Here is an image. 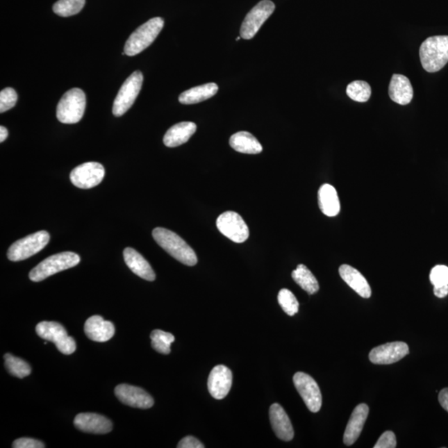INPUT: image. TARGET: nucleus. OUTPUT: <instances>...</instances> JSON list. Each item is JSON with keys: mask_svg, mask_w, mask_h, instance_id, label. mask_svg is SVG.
I'll return each mask as SVG.
<instances>
[{"mask_svg": "<svg viewBox=\"0 0 448 448\" xmlns=\"http://www.w3.org/2000/svg\"><path fill=\"white\" fill-rule=\"evenodd\" d=\"M230 147L234 151L249 155H257L263 151L262 144L254 135L247 131H240L231 136L229 140Z\"/></svg>", "mask_w": 448, "mask_h": 448, "instance_id": "393cba45", "label": "nucleus"}, {"mask_svg": "<svg viewBox=\"0 0 448 448\" xmlns=\"http://www.w3.org/2000/svg\"><path fill=\"white\" fill-rule=\"evenodd\" d=\"M339 272L341 279L344 280L345 283L357 292L358 295L363 298H370L371 297L372 292H371L368 281L357 269L344 264V265L340 266Z\"/></svg>", "mask_w": 448, "mask_h": 448, "instance_id": "4be33fe9", "label": "nucleus"}, {"mask_svg": "<svg viewBox=\"0 0 448 448\" xmlns=\"http://www.w3.org/2000/svg\"><path fill=\"white\" fill-rule=\"evenodd\" d=\"M430 281L434 287L448 285V267L445 265L435 266L431 270Z\"/></svg>", "mask_w": 448, "mask_h": 448, "instance_id": "72a5a7b5", "label": "nucleus"}, {"mask_svg": "<svg viewBox=\"0 0 448 448\" xmlns=\"http://www.w3.org/2000/svg\"><path fill=\"white\" fill-rule=\"evenodd\" d=\"M86 0H58L53 7L55 14L61 17H70L83 10Z\"/></svg>", "mask_w": 448, "mask_h": 448, "instance_id": "c756f323", "label": "nucleus"}, {"mask_svg": "<svg viewBox=\"0 0 448 448\" xmlns=\"http://www.w3.org/2000/svg\"><path fill=\"white\" fill-rule=\"evenodd\" d=\"M347 93L353 101L366 102L369 101L372 92L368 83L364 81H355L348 85Z\"/></svg>", "mask_w": 448, "mask_h": 448, "instance_id": "7c9ffc66", "label": "nucleus"}, {"mask_svg": "<svg viewBox=\"0 0 448 448\" xmlns=\"http://www.w3.org/2000/svg\"><path fill=\"white\" fill-rule=\"evenodd\" d=\"M397 446L395 434L391 431H387L379 438L374 448H395Z\"/></svg>", "mask_w": 448, "mask_h": 448, "instance_id": "f704fd0d", "label": "nucleus"}, {"mask_svg": "<svg viewBox=\"0 0 448 448\" xmlns=\"http://www.w3.org/2000/svg\"><path fill=\"white\" fill-rule=\"evenodd\" d=\"M142 72L135 71L123 83L114 101L113 113L115 117H122L134 104L143 84Z\"/></svg>", "mask_w": 448, "mask_h": 448, "instance_id": "6e6552de", "label": "nucleus"}, {"mask_svg": "<svg viewBox=\"0 0 448 448\" xmlns=\"http://www.w3.org/2000/svg\"><path fill=\"white\" fill-rule=\"evenodd\" d=\"M408 345L401 341L375 347L370 353V360L375 365H391L408 355Z\"/></svg>", "mask_w": 448, "mask_h": 448, "instance_id": "ddd939ff", "label": "nucleus"}, {"mask_svg": "<svg viewBox=\"0 0 448 448\" xmlns=\"http://www.w3.org/2000/svg\"><path fill=\"white\" fill-rule=\"evenodd\" d=\"M274 3L270 0H263L250 10L243 20L240 35L243 40H251L261 28L263 24L270 18L275 10Z\"/></svg>", "mask_w": 448, "mask_h": 448, "instance_id": "1a4fd4ad", "label": "nucleus"}, {"mask_svg": "<svg viewBox=\"0 0 448 448\" xmlns=\"http://www.w3.org/2000/svg\"><path fill=\"white\" fill-rule=\"evenodd\" d=\"M179 448H204L203 443L192 436L183 438L177 446Z\"/></svg>", "mask_w": 448, "mask_h": 448, "instance_id": "e433bc0d", "label": "nucleus"}, {"mask_svg": "<svg viewBox=\"0 0 448 448\" xmlns=\"http://www.w3.org/2000/svg\"><path fill=\"white\" fill-rule=\"evenodd\" d=\"M50 235L48 232L40 231L13 243L8 251V258L12 262H19L40 253L48 245Z\"/></svg>", "mask_w": 448, "mask_h": 448, "instance_id": "423d86ee", "label": "nucleus"}, {"mask_svg": "<svg viewBox=\"0 0 448 448\" xmlns=\"http://www.w3.org/2000/svg\"><path fill=\"white\" fill-rule=\"evenodd\" d=\"M36 332L38 336L56 345L58 351L64 355H72L76 349V341L68 336L65 328L58 322H42L38 324Z\"/></svg>", "mask_w": 448, "mask_h": 448, "instance_id": "0eeeda50", "label": "nucleus"}, {"mask_svg": "<svg viewBox=\"0 0 448 448\" xmlns=\"http://www.w3.org/2000/svg\"><path fill=\"white\" fill-rule=\"evenodd\" d=\"M85 334L90 340L97 342H106L115 335V326L110 322L105 321L100 315H93L87 320L84 326Z\"/></svg>", "mask_w": 448, "mask_h": 448, "instance_id": "6ab92c4d", "label": "nucleus"}, {"mask_svg": "<svg viewBox=\"0 0 448 448\" xmlns=\"http://www.w3.org/2000/svg\"><path fill=\"white\" fill-rule=\"evenodd\" d=\"M197 126L194 122H183L170 127L164 136L166 147L173 148L181 146L195 133Z\"/></svg>", "mask_w": 448, "mask_h": 448, "instance_id": "5701e85b", "label": "nucleus"}, {"mask_svg": "<svg viewBox=\"0 0 448 448\" xmlns=\"http://www.w3.org/2000/svg\"><path fill=\"white\" fill-rule=\"evenodd\" d=\"M74 426L82 432L94 434H106L113 430V422L108 417L92 413H79Z\"/></svg>", "mask_w": 448, "mask_h": 448, "instance_id": "dca6fc26", "label": "nucleus"}, {"mask_svg": "<svg viewBox=\"0 0 448 448\" xmlns=\"http://www.w3.org/2000/svg\"><path fill=\"white\" fill-rule=\"evenodd\" d=\"M124 260L128 267L142 279L153 281L156 280V273L149 263L140 255L138 251L131 247H126L124 250Z\"/></svg>", "mask_w": 448, "mask_h": 448, "instance_id": "aec40b11", "label": "nucleus"}, {"mask_svg": "<svg viewBox=\"0 0 448 448\" xmlns=\"http://www.w3.org/2000/svg\"><path fill=\"white\" fill-rule=\"evenodd\" d=\"M233 374L227 366L217 365L209 374L208 388L213 398L223 399L231 390Z\"/></svg>", "mask_w": 448, "mask_h": 448, "instance_id": "4468645a", "label": "nucleus"}, {"mask_svg": "<svg viewBox=\"0 0 448 448\" xmlns=\"http://www.w3.org/2000/svg\"><path fill=\"white\" fill-rule=\"evenodd\" d=\"M86 95L80 88H72L67 91L57 108V118L63 124H76L82 119L86 109Z\"/></svg>", "mask_w": 448, "mask_h": 448, "instance_id": "39448f33", "label": "nucleus"}, {"mask_svg": "<svg viewBox=\"0 0 448 448\" xmlns=\"http://www.w3.org/2000/svg\"><path fill=\"white\" fill-rule=\"evenodd\" d=\"M8 132L6 127L0 126V142H3L8 138Z\"/></svg>", "mask_w": 448, "mask_h": 448, "instance_id": "ea45409f", "label": "nucleus"}, {"mask_svg": "<svg viewBox=\"0 0 448 448\" xmlns=\"http://www.w3.org/2000/svg\"><path fill=\"white\" fill-rule=\"evenodd\" d=\"M6 368L13 376L23 379L31 374V367L22 358L12 356L11 354L4 355Z\"/></svg>", "mask_w": 448, "mask_h": 448, "instance_id": "cd10ccee", "label": "nucleus"}, {"mask_svg": "<svg viewBox=\"0 0 448 448\" xmlns=\"http://www.w3.org/2000/svg\"><path fill=\"white\" fill-rule=\"evenodd\" d=\"M422 67L429 72L440 71L448 63V36H433L422 42L420 49Z\"/></svg>", "mask_w": 448, "mask_h": 448, "instance_id": "f03ea898", "label": "nucleus"}, {"mask_svg": "<svg viewBox=\"0 0 448 448\" xmlns=\"http://www.w3.org/2000/svg\"><path fill=\"white\" fill-rule=\"evenodd\" d=\"M80 260L79 256L72 251H64V253L51 256L29 272V279L38 283L56 273L76 267L79 264Z\"/></svg>", "mask_w": 448, "mask_h": 448, "instance_id": "20e7f679", "label": "nucleus"}, {"mask_svg": "<svg viewBox=\"0 0 448 448\" xmlns=\"http://www.w3.org/2000/svg\"><path fill=\"white\" fill-rule=\"evenodd\" d=\"M370 408L365 404H358L354 409L351 418H349L347 429L344 434V443L345 445L351 446L357 441L369 415Z\"/></svg>", "mask_w": 448, "mask_h": 448, "instance_id": "a211bd4d", "label": "nucleus"}, {"mask_svg": "<svg viewBox=\"0 0 448 448\" xmlns=\"http://www.w3.org/2000/svg\"><path fill=\"white\" fill-rule=\"evenodd\" d=\"M12 447L14 448H44L45 445L44 442L36 440V439L22 438L17 439L13 443Z\"/></svg>", "mask_w": 448, "mask_h": 448, "instance_id": "c9c22d12", "label": "nucleus"}, {"mask_svg": "<svg viewBox=\"0 0 448 448\" xmlns=\"http://www.w3.org/2000/svg\"><path fill=\"white\" fill-rule=\"evenodd\" d=\"M18 95L14 88H7L0 92V113H3L15 108Z\"/></svg>", "mask_w": 448, "mask_h": 448, "instance_id": "473e14b6", "label": "nucleus"}, {"mask_svg": "<svg viewBox=\"0 0 448 448\" xmlns=\"http://www.w3.org/2000/svg\"><path fill=\"white\" fill-rule=\"evenodd\" d=\"M388 93L392 101L399 105L410 103L413 97V90L410 81L404 75L394 74L390 81Z\"/></svg>", "mask_w": 448, "mask_h": 448, "instance_id": "412c9836", "label": "nucleus"}, {"mask_svg": "<svg viewBox=\"0 0 448 448\" xmlns=\"http://www.w3.org/2000/svg\"><path fill=\"white\" fill-rule=\"evenodd\" d=\"M152 235L162 249L185 265L194 266L198 263L194 251L176 233L164 228L153 230Z\"/></svg>", "mask_w": 448, "mask_h": 448, "instance_id": "f257e3e1", "label": "nucleus"}, {"mask_svg": "<svg viewBox=\"0 0 448 448\" xmlns=\"http://www.w3.org/2000/svg\"><path fill=\"white\" fill-rule=\"evenodd\" d=\"M104 176L103 165L97 162H88L72 169L70 179L72 185L79 189L88 190L99 185Z\"/></svg>", "mask_w": 448, "mask_h": 448, "instance_id": "f8f14e48", "label": "nucleus"}, {"mask_svg": "<svg viewBox=\"0 0 448 448\" xmlns=\"http://www.w3.org/2000/svg\"><path fill=\"white\" fill-rule=\"evenodd\" d=\"M292 276L293 280L310 295L319 291L318 281L313 272L303 264L297 266L296 270L292 272Z\"/></svg>", "mask_w": 448, "mask_h": 448, "instance_id": "bb28decb", "label": "nucleus"}, {"mask_svg": "<svg viewBox=\"0 0 448 448\" xmlns=\"http://www.w3.org/2000/svg\"><path fill=\"white\" fill-rule=\"evenodd\" d=\"M277 300H279L281 308L290 317H293L294 315L298 313L299 302L294 294L289 290L281 289L279 293Z\"/></svg>", "mask_w": 448, "mask_h": 448, "instance_id": "2f4dec72", "label": "nucleus"}, {"mask_svg": "<svg viewBox=\"0 0 448 448\" xmlns=\"http://www.w3.org/2000/svg\"><path fill=\"white\" fill-rule=\"evenodd\" d=\"M151 345L157 352L169 355L172 349L170 345L174 341V336L170 333L160 330H155L151 334Z\"/></svg>", "mask_w": 448, "mask_h": 448, "instance_id": "c85d7f7f", "label": "nucleus"}, {"mask_svg": "<svg viewBox=\"0 0 448 448\" xmlns=\"http://www.w3.org/2000/svg\"><path fill=\"white\" fill-rule=\"evenodd\" d=\"M164 25V19L160 17L147 21L131 33L126 42L124 53L127 56L133 57L143 52L156 40Z\"/></svg>", "mask_w": 448, "mask_h": 448, "instance_id": "7ed1b4c3", "label": "nucleus"}, {"mask_svg": "<svg viewBox=\"0 0 448 448\" xmlns=\"http://www.w3.org/2000/svg\"><path fill=\"white\" fill-rule=\"evenodd\" d=\"M434 295L438 298H445L448 295V285L442 287H434Z\"/></svg>", "mask_w": 448, "mask_h": 448, "instance_id": "58836bf2", "label": "nucleus"}, {"mask_svg": "<svg viewBox=\"0 0 448 448\" xmlns=\"http://www.w3.org/2000/svg\"><path fill=\"white\" fill-rule=\"evenodd\" d=\"M269 416L276 437L285 442L292 440L293 426L283 408L279 404H273L269 410Z\"/></svg>", "mask_w": 448, "mask_h": 448, "instance_id": "f3484780", "label": "nucleus"}, {"mask_svg": "<svg viewBox=\"0 0 448 448\" xmlns=\"http://www.w3.org/2000/svg\"><path fill=\"white\" fill-rule=\"evenodd\" d=\"M216 224L220 233L234 242H244L249 237V227L242 217L235 212L222 213L217 217Z\"/></svg>", "mask_w": 448, "mask_h": 448, "instance_id": "9d476101", "label": "nucleus"}, {"mask_svg": "<svg viewBox=\"0 0 448 448\" xmlns=\"http://www.w3.org/2000/svg\"><path fill=\"white\" fill-rule=\"evenodd\" d=\"M293 382L309 410L313 413L319 412L322 405V396L315 379L309 374L297 372L294 375Z\"/></svg>", "mask_w": 448, "mask_h": 448, "instance_id": "9b49d317", "label": "nucleus"}, {"mask_svg": "<svg viewBox=\"0 0 448 448\" xmlns=\"http://www.w3.org/2000/svg\"><path fill=\"white\" fill-rule=\"evenodd\" d=\"M438 401L441 406L448 413V388H443L439 392Z\"/></svg>", "mask_w": 448, "mask_h": 448, "instance_id": "4c0bfd02", "label": "nucleus"}, {"mask_svg": "<svg viewBox=\"0 0 448 448\" xmlns=\"http://www.w3.org/2000/svg\"><path fill=\"white\" fill-rule=\"evenodd\" d=\"M319 206L324 215L335 217L339 215L340 204L338 194L334 187L325 183L318 192Z\"/></svg>", "mask_w": 448, "mask_h": 448, "instance_id": "b1692460", "label": "nucleus"}, {"mask_svg": "<svg viewBox=\"0 0 448 448\" xmlns=\"http://www.w3.org/2000/svg\"><path fill=\"white\" fill-rule=\"evenodd\" d=\"M241 40V37H238V38H237V40H237V41H239V40Z\"/></svg>", "mask_w": 448, "mask_h": 448, "instance_id": "a19ab883", "label": "nucleus"}, {"mask_svg": "<svg viewBox=\"0 0 448 448\" xmlns=\"http://www.w3.org/2000/svg\"><path fill=\"white\" fill-rule=\"evenodd\" d=\"M217 91H219V87L215 83L201 85L183 92L179 96V101L185 105L199 103L215 96Z\"/></svg>", "mask_w": 448, "mask_h": 448, "instance_id": "a878e982", "label": "nucleus"}, {"mask_svg": "<svg viewBox=\"0 0 448 448\" xmlns=\"http://www.w3.org/2000/svg\"><path fill=\"white\" fill-rule=\"evenodd\" d=\"M115 395L128 406L147 409L154 405V399L143 388L129 385H119L115 388Z\"/></svg>", "mask_w": 448, "mask_h": 448, "instance_id": "2eb2a0df", "label": "nucleus"}]
</instances>
